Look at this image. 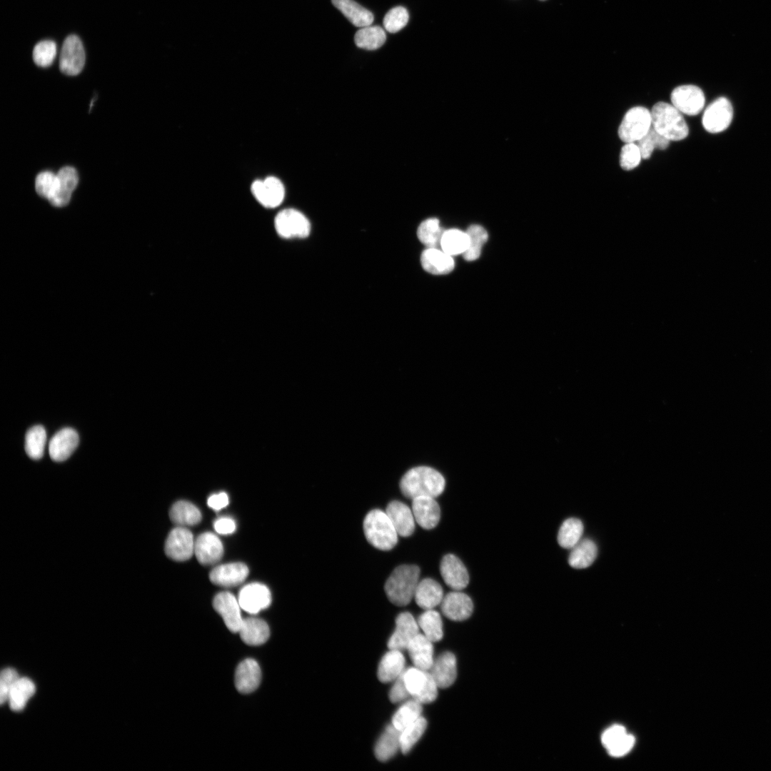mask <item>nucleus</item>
Listing matches in <instances>:
<instances>
[{"label": "nucleus", "instance_id": "obj_1", "mask_svg": "<svg viewBox=\"0 0 771 771\" xmlns=\"http://www.w3.org/2000/svg\"><path fill=\"white\" fill-rule=\"evenodd\" d=\"M445 480L436 470L428 466L415 467L402 477L400 488L408 498L419 496L438 497L444 490Z\"/></svg>", "mask_w": 771, "mask_h": 771}, {"label": "nucleus", "instance_id": "obj_2", "mask_svg": "<svg viewBox=\"0 0 771 771\" xmlns=\"http://www.w3.org/2000/svg\"><path fill=\"white\" fill-rule=\"evenodd\" d=\"M419 576L420 569L416 565L397 567L385 583L384 590L388 600L398 606L408 605L414 598Z\"/></svg>", "mask_w": 771, "mask_h": 771}, {"label": "nucleus", "instance_id": "obj_3", "mask_svg": "<svg viewBox=\"0 0 771 771\" xmlns=\"http://www.w3.org/2000/svg\"><path fill=\"white\" fill-rule=\"evenodd\" d=\"M652 127L670 141H680L689 133V128L682 113L672 104L656 103L650 111Z\"/></svg>", "mask_w": 771, "mask_h": 771}, {"label": "nucleus", "instance_id": "obj_4", "mask_svg": "<svg viewBox=\"0 0 771 771\" xmlns=\"http://www.w3.org/2000/svg\"><path fill=\"white\" fill-rule=\"evenodd\" d=\"M363 531L368 542L381 550L392 549L398 542V533L386 511L371 510L363 520Z\"/></svg>", "mask_w": 771, "mask_h": 771}, {"label": "nucleus", "instance_id": "obj_5", "mask_svg": "<svg viewBox=\"0 0 771 771\" xmlns=\"http://www.w3.org/2000/svg\"><path fill=\"white\" fill-rule=\"evenodd\" d=\"M409 695L422 704L434 701L438 686L429 671L416 667H408L403 673Z\"/></svg>", "mask_w": 771, "mask_h": 771}, {"label": "nucleus", "instance_id": "obj_6", "mask_svg": "<svg viewBox=\"0 0 771 771\" xmlns=\"http://www.w3.org/2000/svg\"><path fill=\"white\" fill-rule=\"evenodd\" d=\"M651 127L650 111L645 107L635 106L624 116L618 128V136L625 143H635L642 138Z\"/></svg>", "mask_w": 771, "mask_h": 771}, {"label": "nucleus", "instance_id": "obj_7", "mask_svg": "<svg viewBox=\"0 0 771 771\" xmlns=\"http://www.w3.org/2000/svg\"><path fill=\"white\" fill-rule=\"evenodd\" d=\"M274 226L283 238H304L309 236L311 223L306 216L295 208H285L277 213Z\"/></svg>", "mask_w": 771, "mask_h": 771}, {"label": "nucleus", "instance_id": "obj_8", "mask_svg": "<svg viewBox=\"0 0 771 771\" xmlns=\"http://www.w3.org/2000/svg\"><path fill=\"white\" fill-rule=\"evenodd\" d=\"M86 54L82 41L75 34L68 36L64 41L59 56V69L69 76H76L84 69Z\"/></svg>", "mask_w": 771, "mask_h": 771}, {"label": "nucleus", "instance_id": "obj_9", "mask_svg": "<svg viewBox=\"0 0 771 771\" xmlns=\"http://www.w3.org/2000/svg\"><path fill=\"white\" fill-rule=\"evenodd\" d=\"M733 118V108L725 97H719L705 110L702 123L704 128L710 133H716L726 130Z\"/></svg>", "mask_w": 771, "mask_h": 771}, {"label": "nucleus", "instance_id": "obj_10", "mask_svg": "<svg viewBox=\"0 0 771 771\" xmlns=\"http://www.w3.org/2000/svg\"><path fill=\"white\" fill-rule=\"evenodd\" d=\"M251 190L256 200L263 207L273 208L283 202L285 187L281 181L275 176L254 181Z\"/></svg>", "mask_w": 771, "mask_h": 771}, {"label": "nucleus", "instance_id": "obj_11", "mask_svg": "<svg viewBox=\"0 0 771 771\" xmlns=\"http://www.w3.org/2000/svg\"><path fill=\"white\" fill-rule=\"evenodd\" d=\"M672 104L682 114L695 116L704 108L705 98L703 91L695 85L676 87L671 93Z\"/></svg>", "mask_w": 771, "mask_h": 771}, {"label": "nucleus", "instance_id": "obj_12", "mask_svg": "<svg viewBox=\"0 0 771 771\" xmlns=\"http://www.w3.org/2000/svg\"><path fill=\"white\" fill-rule=\"evenodd\" d=\"M193 536L185 527L178 526L172 529L165 543L166 555L176 561H184L191 558L194 553Z\"/></svg>", "mask_w": 771, "mask_h": 771}, {"label": "nucleus", "instance_id": "obj_13", "mask_svg": "<svg viewBox=\"0 0 771 771\" xmlns=\"http://www.w3.org/2000/svg\"><path fill=\"white\" fill-rule=\"evenodd\" d=\"M238 600L241 609L250 614H256L269 607L271 594L269 589L261 583H249L241 589Z\"/></svg>", "mask_w": 771, "mask_h": 771}, {"label": "nucleus", "instance_id": "obj_14", "mask_svg": "<svg viewBox=\"0 0 771 771\" xmlns=\"http://www.w3.org/2000/svg\"><path fill=\"white\" fill-rule=\"evenodd\" d=\"M213 606L222 617L227 628L232 633H238L243 618L241 614V605L236 597L226 591L219 593L213 598Z\"/></svg>", "mask_w": 771, "mask_h": 771}, {"label": "nucleus", "instance_id": "obj_15", "mask_svg": "<svg viewBox=\"0 0 771 771\" xmlns=\"http://www.w3.org/2000/svg\"><path fill=\"white\" fill-rule=\"evenodd\" d=\"M419 625L408 612L400 613L395 619V629L388 642L389 649H407L410 641L419 634Z\"/></svg>", "mask_w": 771, "mask_h": 771}, {"label": "nucleus", "instance_id": "obj_16", "mask_svg": "<svg viewBox=\"0 0 771 771\" xmlns=\"http://www.w3.org/2000/svg\"><path fill=\"white\" fill-rule=\"evenodd\" d=\"M440 570L444 582L454 590H461L468 585L469 575L467 569L455 555H445L440 562Z\"/></svg>", "mask_w": 771, "mask_h": 771}, {"label": "nucleus", "instance_id": "obj_17", "mask_svg": "<svg viewBox=\"0 0 771 771\" xmlns=\"http://www.w3.org/2000/svg\"><path fill=\"white\" fill-rule=\"evenodd\" d=\"M223 548L220 539L213 533L206 532L198 536L194 544V554L203 565L217 563L223 556Z\"/></svg>", "mask_w": 771, "mask_h": 771}, {"label": "nucleus", "instance_id": "obj_18", "mask_svg": "<svg viewBox=\"0 0 771 771\" xmlns=\"http://www.w3.org/2000/svg\"><path fill=\"white\" fill-rule=\"evenodd\" d=\"M248 568L242 563H231L215 567L209 574L210 580L223 588L236 587L241 584L248 575Z\"/></svg>", "mask_w": 771, "mask_h": 771}, {"label": "nucleus", "instance_id": "obj_19", "mask_svg": "<svg viewBox=\"0 0 771 771\" xmlns=\"http://www.w3.org/2000/svg\"><path fill=\"white\" fill-rule=\"evenodd\" d=\"M440 604L443 615L452 620H466L473 613V604L470 598L460 590L448 593Z\"/></svg>", "mask_w": 771, "mask_h": 771}, {"label": "nucleus", "instance_id": "obj_20", "mask_svg": "<svg viewBox=\"0 0 771 771\" xmlns=\"http://www.w3.org/2000/svg\"><path fill=\"white\" fill-rule=\"evenodd\" d=\"M412 511L416 523L423 528H435L440 518V509L435 498L419 496L412 499Z\"/></svg>", "mask_w": 771, "mask_h": 771}, {"label": "nucleus", "instance_id": "obj_21", "mask_svg": "<svg viewBox=\"0 0 771 771\" xmlns=\"http://www.w3.org/2000/svg\"><path fill=\"white\" fill-rule=\"evenodd\" d=\"M602 743L613 757H621L627 754L633 747L635 737L628 734L625 728L619 725L607 729L601 737Z\"/></svg>", "mask_w": 771, "mask_h": 771}, {"label": "nucleus", "instance_id": "obj_22", "mask_svg": "<svg viewBox=\"0 0 771 771\" xmlns=\"http://www.w3.org/2000/svg\"><path fill=\"white\" fill-rule=\"evenodd\" d=\"M79 438L77 432L71 428H64L51 438L49 444L51 458L56 462L66 460L78 446Z\"/></svg>", "mask_w": 771, "mask_h": 771}, {"label": "nucleus", "instance_id": "obj_23", "mask_svg": "<svg viewBox=\"0 0 771 771\" xmlns=\"http://www.w3.org/2000/svg\"><path fill=\"white\" fill-rule=\"evenodd\" d=\"M386 513L398 535L408 537L413 534L415 520L412 509L408 505L402 502L393 500L388 504Z\"/></svg>", "mask_w": 771, "mask_h": 771}, {"label": "nucleus", "instance_id": "obj_24", "mask_svg": "<svg viewBox=\"0 0 771 771\" xmlns=\"http://www.w3.org/2000/svg\"><path fill=\"white\" fill-rule=\"evenodd\" d=\"M261 672L258 662L251 658L239 663L235 673V685L239 692H253L259 685Z\"/></svg>", "mask_w": 771, "mask_h": 771}, {"label": "nucleus", "instance_id": "obj_25", "mask_svg": "<svg viewBox=\"0 0 771 771\" xmlns=\"http://www.w3.org/2000/svg\"><path fill=\"white\" fill-rule=\"evenodd\" d=\"M415 667L429 671L433 662V642L423 634H418L406 649Z\"/></svg>", "mask_w": 771, "mask_h": 771}, {"label": "nucleus", "instance_id": "obj_26", "mask_svg": "<svg viewBox=\"0 0 771 771\" xmlns=\"http://www.w3.org/2000/svg\"><path fill=\"white\" fill-rule=\"evenodd\" d=\"M423 268L434 275H443L451 272L455 266L453 257L438 248H427L420 255Z\"/></svg>", "mask_w": 771, "mask_h": 771}, {"label": "nucleus", "instance_id": "obj_27", "mask_svg": "<svg viewBox=\"0 0 771 771\" xmlns=\"http://www.w3.org/2000/svg\"><path fill=\"white\" fill-rule=\"evenodd\" d=\"M438 687L445 688L450 686L457 675L456 659L450 652L441 654L429 670Z\"/></svg>", "mask_w": 771, "mask_h": 771}, {"label": "nucleus", "instance_id": "obj_28", "mask_svg": "<svg viewBox=\"0 0 771 771\" xmlns=\"http://www.w3.org/2000/svg\"><path fill=\"white\" fill-rule=\"evenodd\" d=\"M441 585L432 578H424L418 582L414 599L422 609L430 610L441 603L443 598Z\"/></svg>", "mask_w": 771, "mask_h": 771}, {"label": "nucleus", "instance_id": "obj_29", "mask_svg": "<svg viewBox=\"0 0 771 771\" xmlns=\"http://www.w3.org/2000/svg\"><path fill=\"white\" fill-rule=\"evenodd\" d=\"M405 657L401 650L389 649L379 662L378 679L382 682L395 680L405 671Z\"/></svg>", "mask_w": 771, "mask_h": 771}, {"label": "nucleus", "instance_id": "obj_30", "mask_svg": "<svg viewBox=\"0 0 771 771\" xmlns=\"http://www.w3.org/2000/svg\"><path fill=\"white\" fill-rule=\"evenodd\" d=\"M238 633L242 640L249 645H262L270 636V630L267 623L254 617L243 619Z\"/></svg>", "mask_w": 771, "mask_h": 771}, {"label": "nucleus", "instance_id": "obj_31", "mask_svg": "<svg viewBox=\"0 0 771 771\" xmlns=\"http://www.w3.org/2000/svg\"><path fill=\"white\" fill-rule=\"evenodd\" d=\"M331 2L355 26L365 27L373 21L372 12L353 0H331Z\"/></svg>", "mask_w": 771, "mask_h": 771}, {"label": "nucleus", "instance_id": "obj_32", "mask_svg": "<svg viewBox=\"0 0 771 771\" xmlns=\"http://www.w3.org/2000/svg\"><path fill=\"white\" fill-rule=\"evenodd\" d=\"M400 731L392 724L386 727L374 749L375 755L378 760L387 761L396 754L400 749Z\"/></svg>", "mask_w": 771, "mask_h": 771}, {"label": "nucleus", "instance_id": "obj_33", "mask_svg": "<svg viewBox=\"0 0 771 771\" xmlns=\"http://www.w3.org/2000/svg\"><path fill=\"white\" fill-rule=\"evenodd\" d=\"M57 176L59 181V191L51 203L54 206L61 207L69 202L79 183V176L76 170L71 166L61 168Z\"/></svg>", "mask_w": 771, "mask_h": 771}, {"label": "nucleus", "instance_id": "obj_34", "mask_svg": "<svg viewBox=\"0 0 771 771\" xmlns=\"http://www.w3.org/2000/svg\"><path fill=\"white\" fill-rule=\"evenodd\" d=\"M171 520L178 526H192L201 520V513L196 506L190 502H176L169 511Z\"/></svg>", "mask_w": 771, "mask_h": 771}, {"label": "nucleus", "instance_id": "obj_35", "mask_svg": "<svg viewBox=\"0 0 771 771\" xmlns=\"http://www.w3.org/2000/svg\"><path fill=\"white\" fill-rule=\"evenodd\" d=\"M597 553V546L593 540L590 539L580 540L572 548L568 557V563L574 568H586L594 562Z\"/></svg>", "mask_w": 771, "mask_h": 771}, {"label": "nucleus", "instance_id": "obj_36", "mask_svg": "<svg viewBox=\"0 0 771 771\" xmlns=\"http://www.w3.org/2000/svg\"><path fill=\"white\" fill-rule=\"evenodd\" d=\"M386 40L383 28L379 26H367L356 31L354 36L356 45L361 49L373 51L381 47Z\"/></svg>", "mask_w": 771, "mask_h": 771}, {"label": "nucleus", "instance_id": "obj_37", "mask_svg": "<svg viewBox=\"0 0 771 771\" xmlns=\"http://www.w3.org/2000/svg\"><path fill=\"white\" fill-rule=\"evenodd\" d=\"M36 690L34 682L27 677H19L10 690L7 702L14 711L23 710Z\"/></svg>", "mask_w": 771, "mask_h": 771}, {"label": "nucleus", "instance_id": "obj_38", "mask_svg": "<svg viewBox=\"0 0 771 771\" xmlns=\"http://www.w3.org/2000/svg\"><path fill=\"white\" fill-rule=\"evenodd\" d=\"M422 703L413 698L404 702L394 713L391 724L401 731L421 716Z\"/></svg>", "mask_w": 771, "mask_h": 771}, {"label": "nucleus", "instance_id": "obj_39", "mask_svg": "<svg viewBox=\"0 0 771 771\" xmlns=\"http://www.w3.org/2000/svg\"><path fill=\"white\" fill-rule=\"evenodd\" d=\"M583 525L580 520L570 518L561 525L558 534V544L563 548L572 549L581 540Z\"/></svg>", "mask_w": 771, "mask_h": 771}, {"label": "nucleus", "instance_id": "obj_40", "mask_svg": "<svg viewBox=\"0 0 771 771\" xmlns=\"http://www.w3.org/2000/svg\"><path fill=\"white\" fill-rule=\"evenodd\" d=\"M419 628L423 635L433 642L443 638V622L440 614L433 609L425 610L418 618Z\"/></svg>", "mask_w": 771, "mask_h": 771}, {"label": "nucleus", "instance_id": "obj_41", "mask_svg": "<svg viewBox=\"0 0 771 771\" xmlns=\"http://www.w3.org/2000/svg\"><path fill=\"white\" fill-rule=\"evenodd\" d=\"M438 218H427L418 226L417 236L419 241L428 248H438L444 233Z\"/></svg>", "mask_w": 771, "mask_h": 771}, {"label": "nucleus", "instance_id": "obj_42", "mask_svg": "<svg viewBox=\"0 0 771 771\" xmlns=\"http://www.w3.org/2000/svg\"><path fill=\"white\" fill-rule=\"evenodd\" d=\"M468 246V236L466 232L459 229L450 228L444 231L440 247L442 250L453 256L463 254Z\"/></svg>", "mask_w": 771, "mask_h": 771}, {"label": "nucleus", "instance_id": "obj_43", "mask_svg": "<svg viewBox=\"0 0 771 771\" xmlns=\"http://www.w3.org/2000/svg\"><path fill=\"white\" fill-rule=\"evenodd\" d=\"M46 443V433L44 428L37 425L31 427L26 433L25 450L32 459L42 458Z\"/></svg>", "mask_w": 771, "mask_h": 771}, {"label": "nucleus", "instance_id": "obj_44", "mask_svg": "<svg viewBox=\"0 0 771 771\" xmlns=\"http://www.w3.org/2000/svg\"><path fill=\"white\" fill-rule=\"evenodd\" d=\"M466 233L468 236V246L463 256L465 261H473L479 258L482 247L487 241L488 235L483 227L477 224L470 226Z\"/></svg>", "mask_w": 771, "mask_h": 771}, {"label": "nucleus", "instance_id": "obj_45", "mask_svg": "<svg viewBox=\"0 0 771 771\" xmlns=\"http://www.w3.org/2000/svg\"><path fill=\"white\" fill-rule=\"evenodd\" d=\"M426 727V720L420 716L400 731V750L403 753L406 754L413 748L424 733Z\"/></svg>", "mask_w": 771, "mask_h": 771}, {"label": "nucleus", "instance_id": "obj_46", "mask_svg": "<svg viewBox=\"0 0 771 771\" xmlns=\"http://www.w3.org/2000/svg\"><path fill=\"white\" fill-rule=\"evenodd\" d=\"M59 181L57 174L46 171L39 173L35 180V188L37 193L46 198L50 203L58 193Z\"/></svg>", "mask_w": 771, "mask_h": 771}, {"label": "nucleus", "instance_id": "obj_47", "mask_svg": "<svg viewBox=\"0 0 771 771\" xmlns=\"http://www.w3.org/2000/svg\"><path fill=\"white\" fill-rule=\"evenodd\" d=\"M670 140L657 133L652 127L638 142L642 158L647 159L650 157L655 148L664 150L670 144Z\"/></svg>", "mask_w": 771, "mask_h": 771}, {"label": "nucleus", "instance_id": "obj_48", "mask_svg": "<svg viewBox=\"0 0 771 771\" xmlns=\"http://www.w3.org/2000/svg\"><path fill=\"white\" fill-rule=\"evenodd\" d=\"M56 52V44L54 41L43 40L35 45L33 60L40 67H48L53 64Z\"/></svg>", "mask_w": 771, "mask_h": 771}, {"label": "nucleus", "instance_id": "obj_49", "mask_svg": "<svg viewBox=\"0 0 771 771\" xmlns=\"http://www.w3.org/2000/svg\"><path fill=\"white\" fill-rule=\"evenodd\" d=\"M408 19L409 14L407 9L403 6H398L386 14L383 24L386 31L393 34L403 29L407 25Z\"/></svg>", "mask_w": 771, "mask_h": 771}, {"label": "nucleus", "instance_id": "obj_50", "mask_svg": "<svg viewBox=\"0 0 771 771\" xmlns=\"http://www.w3.org/2000/svg\"><path fill=\"white\" fill-rule=\"evenodd\" d=\"M642 156L638 145L635 143H625L622 147L620 154V167L630 171L637 167L641 161Z\"/></svg>", "mask_w": 771, "mask_h": 771}, {"label": "nucleus", "instance_id": "obj_51", "mask_svg": "<svg viewBox=\"0 0 771 771\" xmlns=\"http://www.w3.org/2000/svg\"><path fill=\"white\" fill-rule=\"evenodd\" d=\"M19 678L17 672L13 668H5L0 677V702H7L9 694L15 682Z\"/></svg>", "mask_w": 771, "mask_h": 771}, {"label": "nucleus", "instance_id": "obj_52", "mask_svg": "<svg viewBox=\"0 0 771 771\" xmlns=\"http://www.w3.org/2000/svg\"><path fill=\"white\" fill-rule=\"evenodd\" d=\"M409 695L402 674L394 680L389 692V698L392 702L395 703L405 700Z\"/></svg>", "mask_w": 771, "mask_h": 771}, {"label": "nucleus", "instance_id": "obj_53", "mask_svg": "<svg viewBox=\"0 0 771 771\" xmlns=\"http://www.w3.org/2000/svg\"><path fill=\"white\" fill-rule=\"evenodd\" d=\"M215 530L222 535H227L233 533L236 530L235 521L227 517L218 518L214 523Z\"/></svg>", "mask_w": 771, "mask_h": 771}, {"label": "nucleus", "instance_id": "obj_54", "mask_svg": "<svg viewBox=\"0 0 771 771\" xmlns=\"http://www.w3.org/2000/svg\"><path fill=\"white\" fill-rule=\"evenodd\" d=\"M207 503L212 509L219 510L228 505V496L224 492L213 494L208 498Z\"/></svg>", "mask_w": 771, "mask_h": 771}, {"label": "nucleus", "instance_id": "obj_55", "mask_svg": "<svg viewBox=\"0 0 771 771\" xmlns=\"http://www.w3.org/2000/svg\"><path fill=\"white\" fill-rule=\"evenodd\" d=\"M540 1H546V0H540Z\"/></svg>", "mask_w": 771, "mask_h": 771}]
</instances>
